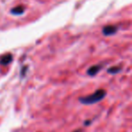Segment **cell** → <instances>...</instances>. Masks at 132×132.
Listing matches in <instances>:
<instances>
[{"instance_id":"1","label":"cell","mask_w":132,"mask_h":132,"mask_svg":"<svg viewBox=\"0 0 132 132\" xmlns=\"http://www.w3.org/2000/svg\"><path fill=\"white\" fill-rule=\"evenodd\" d=\"M106 94H107L106 90H103V89H99V90H96L95 92H93V93L90 94V95L80 98L79 100L82 104L90 105V104H94V103L102 101L105 98V96H106Z\"/></svg>"},{"instance_id":"2","label":"cell","mask_w":132,"mask_h":132,"mask_svg":"<svg viewBox=\"0 0 132 132\" xmlns=\"http://www.w3.org/2000/svg\"><path fill=\"white\" fill-rule=\"evenodd\" d=\"M117 30L118 28L115 26H106L105 27H103L102 33L104 35H112L117 33Z\"/></svg>"},{"instance_id":"3","label":"cell","mask_w":132,"mask_h":132,"mask_svg":"<svg viewBox=\"0 0 132 132\" xmlns=\"http://www.w3.org/2000/svg\"><path fill=\"white\" fill-rule=\"evenodd\" d=\"M13 60V55L11 53H6V54L3 55L1 60H0V63L3 64V65H7Z\"/></svg>"},{"instance_id":"4","label":"cell","mask_w":132,"mask_h":132,"mask_svg":"<svg viewBox=\"0 0 132 132\" xmlns=\"http://www.w3.org/2000/svg\"><path fill=\"white\" fill-rule=\"evenodd\" d=\"M101 65H93L87 71V74L90 76H95L101 71Z\"/></svg>"},{"instance_id":"5","label":"cell","mask_w":132,"mask_h":132,"mask_svg":"<svg viewBox=\"0 0 132 132\" xmlns=\"http://www.w3.org/2000/svg\"><path fill=\"white\" fill-rule=\"evenodd\" d=\"M24 11V7L23 6H16V7L13 8L12 9V14H14V15H21V14H23Z\"/></svg>"},{"instance_id":"6","label":"cell","mask_w":132,"mask_h":132,"mask_svg":"<svg viewBox=\"0 0 132 132\" xmlns=\"http://www.w3.org/2000/svg\"><path fill=\"white\" fill-rule=\"evenodd\" d=\"M121 71L120 67H118V66H113V67H110V69H108V72L111 74H116L118 72H119Z\"/></svg>"},{"instance_id":"7","label":"cell","mask_w":132,"mask_h":132,"mask_svg":"<svg viewBox=\"0 0 132 132\" xmlns=\"http://www.w3.org/2000/svg\"><path fill=\"white\" fill-rule=\"evenodd\" d=\"M26 71H27V66H24V67H23L22 71H21V76H22V77H24V76H26Z\"/></svg>"},{"instance_id":"8","label":"cell","mask_w":132,"mask_h":132,"mask_svg":"<svg viewBox=\"0 0 132 132\" xmlns=\"http://www.w3.org/2000/svg\"><path fill=\"white\" fill-rule=\"evenodd\" d=\"M73 132H82V130H81V129H77V130H74Z\"/></svg>"}]
</instances>
